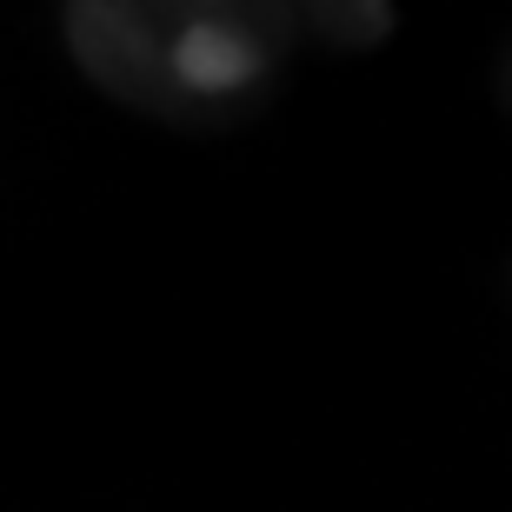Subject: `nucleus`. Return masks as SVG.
Returning a JSON list of instances; mask_svg holds the SVG:
<instances>
[{"instance_id":"obj_1","label":"nucleus","mask_w":512,"mask_h":512,"mask_svg":"<svg viewBox=\"0 0 512 512\" xmlns=\"http://www.w3.org/2000/svg\"><path fill=\"white\" fill-rule=\"evenodd\" d=\"M80 74L167 127H233L280 87L300 14L293 0H67Z\"/></svg>"},{"instance_id":"obj_2","label":"nucleus","mask_w":512,"mask_h":512,"mask_svg":"<svg viewBox=\"0 0 512 512\" xmlns=\"http://www.w3.org/2000/svg\"><path fill=\"white\" fill-rule=\"evenodd\" d=\"M293 14L326 54H373L393 34V0H293Z\"/></svg>"},{"instance_id":"obj_3","label":"nucleus","mask_w":512,"mask_h":512,"mask_svg":"<svg viewBox=\"0 0 512 512\" xmlns=\"http://www.w3.org/2000/svg\"><path fill=\"white\" fill-rule=\"evenodd\" d=\"M499 107H506V120H512V34H506V54H499Z\"/></svg>"}]
</instances>
